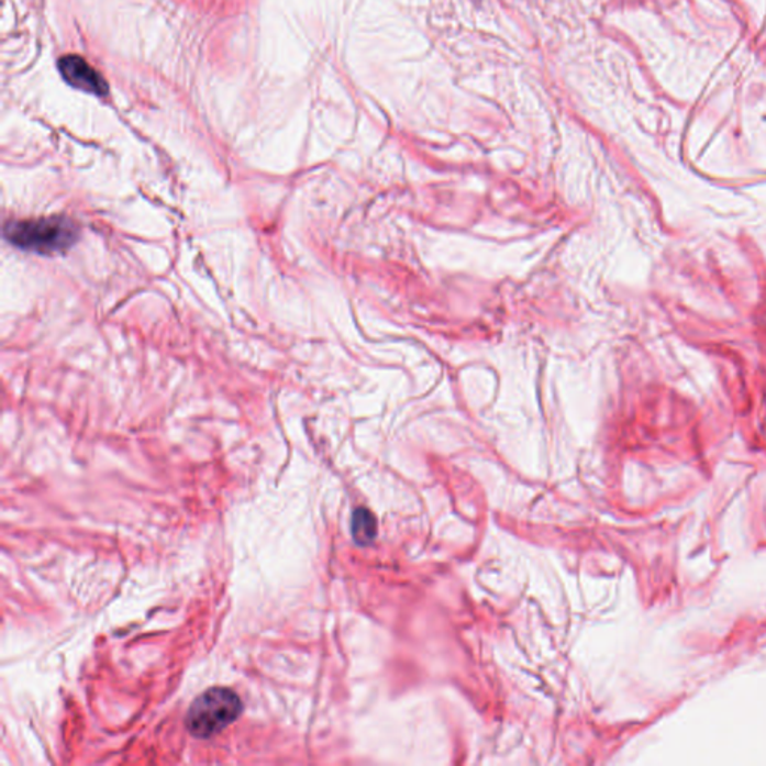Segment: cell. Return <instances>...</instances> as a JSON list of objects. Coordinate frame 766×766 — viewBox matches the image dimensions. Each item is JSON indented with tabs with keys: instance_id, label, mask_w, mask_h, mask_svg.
Listing matches in <instances>:
<instances>
[{
	"instance_id": "cell-1",
	"label": "cell",
	"mask_w": 766,
	"mask_h": 766,
	"mask_svg": "<svg viewBox=\"0 0 766 766\" xmlns=\"http://www.w3.org/2000/svg\"><path fill=\"white\" fill-rule=\"evenodd\" d=\"M3 235L20 251L53 255L73 247L80 238V227L64 217L27 219L7 222Z\"/></svg>"
},
{
	"instance_id": "cell-2",
	"label": "cell",
	"mask_w": 766,
	"mask_h": 766,
	"mask_svg": "<svg viewBox=\"0 0 766 766\" xmlns=\"http://www.w3.org/2000/svg\"><path fill=\"white\" fill-rule=\"evenodd\" d=\"M243 702L226 687H213L198 697L186 714V728L195 739L209 740L242 715Z\"/></svg>"
},
{
	"instance_id": "cell-3",
	"label": "cell",
	"mask_w": 766,
	"mask_h": 766,
	"mask_svg": "<svg viewBox=\"0 0 766 766\" xmlns=\"http://www.w3.org/2000/svg\"><path fill=\"white\" fill-rule=\"evenodd\" d=\"M59 70L64 80L69 86L76 87L82 92L97 95V97H106L109 93V85L106 78L93 68L81 56L68 55L59 60Z\"/></svg>"
},
{
	"instance_id": "cell-4",
	"label": "cell",
	"mask_w": 766,
	"mask_h": 766,
	"mask_svg": "<svg viewBox=\"0 0 766 766\" xmlns=\"http://www.w3.org/2000/svg\"><path fill=\"white\" fill-rule=\"evenodd\" d=\"M351 533L356 545H371L378 536V520H376L375 513L367 508H356L352 512Z\"/></svg>"
}]
</instances>
